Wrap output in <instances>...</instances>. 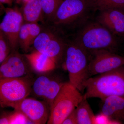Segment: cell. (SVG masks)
I'll use <instances>...</instances> for the list:
<instances>
[{"label":"cell","mask_w":124,"mask_h":124,"mask_svg":"<svg viewBox=\"0 0 124 124\" xmlns=\"http://www.w3.org/2000/svg\"><path fill=\"white\" fill-rule=\"evenodd\" d=\"M96 11L89 0H63L49 24L67 36H72L93 20Z\"/></svg>","instance_id":"1"},{"label":"cell","mask_w":124,"mask_h":124,"mask_svg":"<svg viewBox=\"0 0 124 124\" xmlns=\"http://www.w3.org/2000/svg\"><path fill=\"white\" fill-rule=\"evenodd\" d=\"M90 58L89 53L75 39L69 37L62 66L68 72L69 82L82 93L90 78L88 70Z\"/></svg>","instance_id":"2"},{"label":"cell","mask_w":124,"mask_h":124,"mask_svg":"<svg viewBox=\"0 0 124 124\" xmlns=\"http://www.w3.org/2000/svg\"><path fill=\"white\" fill-rule=\"evenodd\" d=\"M72 37L88 52L106 50L115 53L119 46L118 37L97 22L91 20Z\"/></svg>","instance_id":"3"},{"label":"cell","mask_w":124,"mask_h":124,"mask_svg":"<svg viewBox=\"0 0 124 124\" xmlns=\"http://www.w3.org/2000/svg\"><path fill=\"white\" fill-rule=\"evenodd\" d=\"M85 99L112 96L124 98V66L113 70L89 78L85 85Z\"/></svg>","instance_id":"4"},{"label":"cell","mask_w":124,"mask_h":124,"mask_svg":"<svg viewBox=\"0 0 124 124\" xmlns=\"http://www.w3.org/2000/svg\"><path fill=\"white\" fill-rule=\"evenodd\" d=\"M41 24L42 31L33 44L35 50L50 58L57 66H62L69 37L51 24Z\"/></svg>","instance_id":"5"},{"label":"cell","mask_w":124,"mask_h":124,"mask_svg":"<svg viewBox=\"0 0 124 124\" xmlns=\"http://www.w3.org/2000/svg\"><path fill=\"white\" fill-rule=\"evenodd\" d=\"M84 98V95L70 82L64 83L54 100L47 124H62Z\"/></svg>","instance_id":"6"},{"label":"cell","mask_w":124,"mask_h":124,"mask_svg":"<svg viewBox=\"0 0 124 124\" xmlns=\"http://www.w3.org/2000/svg\"><path fill=\"white\" fill-rule=\"evenodd\" d=\"M33 81L29 76L0 79V104L11 107L27 98L31 91Z\"/></svg>","instance_id":"7"},{"label":"cell","mask_w":124,"mask_h":124,"mask_svg":"<svg viewBox=\"0 0 124 124\" xmlns=\"http://www.w3.org/2000/svg\"><path fill=\"white\" fill-rule=\"evenodd\" d=\"M90 77L106 73L124 66V57L106 50L89 52Z\"/></svg>","instance_id":"8"},{"label":"cell","mask_w":124,"mask_h":124,"mask_svg":"<svg viewBox=\"0 0 124 124\" xmlns=\"http://www.w3.org/2000/svg\"><path fill=\"white\" fill-rule=\"evenodd\" d=\"M31 69L25 54L18 50L11 51L0 67V78H17L29 76Z\"/></svg>","instance_id":"9"},{"label":"cell","mask_w":124,"mask_h":124,"mask_svg":"<svg viewBox=\"0 0 124 124\" xmlns=\"http://www.w3.org/2000/svg\"><path fill=\"white\" fill-rule=\"evenodd\" d=\"M23 23L22 14L17 8L6 9L5 14L0 24V31L8 38L11 51L18 50L19 47L18 36Z\"/></svg>","instance_id":"10"},{"label":"cell","mask_w":124,"mask_h":124,"mask_svg":"<svg viewBox=\"0 0 124 124\" xmlns=\"http://www.w3.org/2000/svg\"><path fill=\"white\" fill-rule=\"evenodd\" d=\"M13 108L22 111L35 124H45L50 115V108L46 103L31 98H26Z\"/></svg>","instance_id":"11"},{"label":"cell","mask_w":124,"mask_h":124,"mask_svg":"<svg viewBox=\"0 0 124 124\" xmlns=\"http://www.w3.org/2000/svg\"><path fill=\"white\" fill-rule=\"evenodd\" d=\"M64 83L46 75L37 77L33 82L32 90L34 94L43 99L50 109L54 101Z\"/></svg>","instance_id":"12"},{"label":"cell","mask_w":124,"mask_h":124,"mask_svg":"<svg viewBox=\"0 0 124 124\" xmlns=\"http://www.w3.org/2000/svg\"><path fill=\"white\" fill-rule=\"evenodd\" d=\"M95 20L117 36H124V10L112 8L99 11Z\"/></svg>","instance_id":"13"},{"label":"cell","mask_w":124,"mask_h":124,"mask_svg":"<svg viewBox=\"0 0 124 124\" xmlns=\"http://www.w3.org/2000/svg\"><path fill=\"white\" fill-rule=\"evenodd\" d=\"M100 113L117 124L124 121V98L112 96L101 100Z\"/></svg>","instance_id":"14"},{"label":"cell","mask_w":124,"mask_h":124,"mask_svg":"<svg viewBox=\"0 0 124 124\" xmlns=\"http://www.w3.org/2000/svg\"><path fill=\"white\" fill-rule=\"evenodd\" d=\"M32 70L39 73L50 71L57 66L56 63L47 55L35 50L29 54H25Z\"/></svg>","instance_id":"15"},{"label":"cell","mask_w":124,"mask_h":124,"mask_svg":"<svg viewBox=\"0 0 124 124\" xmlns=\"http://www.w3.org/2000/svg\"><path fill=\"white\" fill-rule=\"evenodd\" d=\"M23 3L20 11L24 22L44 23L43 10L40 0H29Z\"/></svg>","instance_id":"16"},{"label":"cell","mask_w":124,"mask_h":124,"mask_svg":"<svg viewBox=\"0 0 124 124\" xmlns=\"http://www.w3.org/2000/svg\"><path fill=\"white\" fill-rule=\"evenodd\" d=\"M75 111L78 124H98L97 117L87 99L84 98L76 108Z\"/></svg>","instance_id":"17"},{"label":"cell","mask_w":124,"mask_h":124,"mask_svg":"<svg viewBox=\"0 0 124 124\" xmlns=\"http://www.w3.org/2000/svg\"><path fill=\"white\" fill-rule=\"evenodd\" d=\"M42 5L44 23H49L63 0H40Z\"/></svg>","instance_id":"18"},{"label":"cell","mask_w":124,"mask_h":124,"mask_svg":"<svg viewBox=\"0 0 124 124\" xmlns=\"http://www.w3.org/2000/svg\"><path fill=\"white\" fill-rule=\"evenodd\" d=\"M95 11L112 8L124 10V0H89Z\"/></svg>","instance_id":"19"},{"label":"cell","mask_w":124,"mask_h":124,"mask_svg":"<svg viewBox=\"0 0 124 124\" xmlns=\"http://www.w3.org/2000/svg\"><path fill=\"white\" fill-rule=\"evenodd\" d=\"M29 23L24 22L20 28L18 36L19 47L26 53H27L31 49L30 34L29 31Z\"/></svg>","instance_id":"20"},{"label":"cell","mask_w":124,"mask_h":124,"mask_svg":"<svg viewBox=\"0 0 124 124\" xmlns=\"http://www.w3.org/2000/svg\"><path fill=\"white\" fill-rule=\"evenodd\" d=\"M11 52V47L8 38L2 31H0V64Z\"/></svg>","instance_id":"21"},{"label":"cell","mask_w":124,"mask_h":124,"mask_svg":"<svg viewBox=\"0 0 124 124\" xmlns=\"http://www.w3.org/2000/svg\"><path fill=\"white\" fill-rule=\"evenodd\" d=\"M10 124H34L21 111L15 110L10 113Z\"/></svg>","instance_id":"22"},{"label":"cell","mask_w":124,"mask_h":124,"mask_svg":"<svg viewBox=\"0 0 124 124\" xmlns=\"http://www.w3.org/2000/svg\"><path fill=\"white\" fill-rule=\"evenodd\" d=\"M42 25L38 23H29V31L30 43L31 46L33 45L34 41L42 31Z\"/></svg>","instance_id":"23"},{"label":"cell","mask_w":124,"mask_h":124,"mask_svg":"<svg viewBox=\"0 0 124 124\" xmlns=\"http://www.w3.org/2000/svg\"><path fill=\"white\" fill-rule=\"evenodd\" d=\"M62 124H78L75 109L63 121Z\"/></svg>","instance_id":"24"},{"label":"cell","mask_w":124,"mask_h":124,"mask_svg":"<svg viewBox=\"0 0 124 124\" xmlns=\"http://www.w3.org/2000/svg\"><path fill=\"white\" fill-rule=\"evenodd\" d=\"M9 113H4L0 116V124H9Z\"/></svg>","instance_id":"25"},{"label":"cell","mask_w":124,"mask_h":124,"mask_svg":"<svg viewBox=\"0 0 124 124\" xmlns=\"http://www.w3.org/2000/svg\"><path fill=\"white\" fill-rule=\"evenodd\" d=\"M22 0H16V2L18 4H19L20 2H22Z\"/></svg>","instance_id":"26"},{"label":"cell","mask_w":124,"mask_h":124,"mask_svg":"<svg viewBox=\"0 0 124 124\" xmlns=\"http://www.w3.org/2000/svg\"><path fill=\"white\" fill-rule=\"evenodd\" d=\"M29 0H22V2L23 3H24V2H27V1Z\"/></svg>","instance_id":"27"},{"label":"cell","mask_w":124,"mask_h":124,"mask_svg":"<svg viewBox=\"0 0 124 124\" xmlns=\"http://www.w3.org/2000/svg\"><path fill=\"white\" fill-rule=\"evenodd\" d=\"M9 0V1H10L11 4H12V2H13V0Z\"/></svg>","instance_id":"28"},{"label":"cell","mask_w":124,"mask_h":124,"mask_svg":"<svg viewBox=\"0 0 124 124\" xmlns=\"http://www.w3.org/2000/svg\"></svg>","instance_id":"29"}]
</instances>
